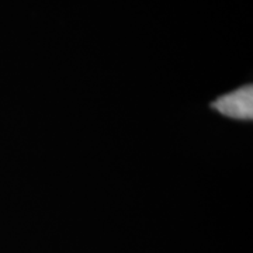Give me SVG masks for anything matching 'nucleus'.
Segmentation results:
<instances>
[{"instance_id": "nucleus-1", "label": "nucleus", "mask_w": 253, "mask_h": 253, "mask_svg": "<svg viewBox=\"0 0 253 253\" xmlns=\"http://www.w3.org/2000/svg\"><path fill=\"white\" fill-rule=\"evenodd\" d=\"M210 109L222 117L235 121H252L253 118V87L244 84L235 90L218 96L210 103Z\"/></svg>"}]
</instances>
